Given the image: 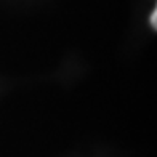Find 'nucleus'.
Masks as SVG:
<instances>
[{"label": "nucleus", "instance_id": "f257e3e1", "mask_svg": "<svg viewBox=\"0 0 157 157\" xmlns=\"http://www.w3.org/2000/svg\"><path fill=\"white\" fill-rule=\"evenodd\" d=\"M151 26L154 27V29L157 27V10H154L152 15H151Z\"/></svg>", "mask_w": 157, "mask_h": 157}]
</instances>
